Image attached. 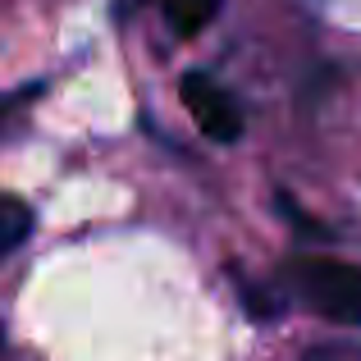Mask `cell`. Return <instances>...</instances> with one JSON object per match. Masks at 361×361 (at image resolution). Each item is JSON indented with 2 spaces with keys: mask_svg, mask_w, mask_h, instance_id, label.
Wrapping results in <instances>:
<instances>
[{
  "mask_svg": "<svg viewBox=\"0 0 361 361\" xmlns=\"http://www.w3.org/2000/svg\"><path fill=\"white\" fill-rule=\"evenodd\" d=\"M224 0H160V9H165V23L174 27V37H197L206 32V27L215 23V14H220Z\"/></svg>",
  "mask_w": 361,
  "mask_h": 361,
  "instance_id": "3",
  "label": "cell"
},
{
  "mask_svg": "<svg viewBox=\"0 0 361 361\" xmlns=\"http://www.w3.org/2000/svg\"><path fill=\"white\" fill-rule=\"evenodd\" d=\"M0 361H5V338H0Z\"/></svg>",
  "mask_w": 361,
  "mask_h": 361,
  "instance_id": "8",
  "label": "cell"
},
{
  "mask_svg": "<svg viewBox=\"0 0 361 361\" xmlns=\"http://www.w3.org/2000/svg\"><path fill=\"white\" fill-rule=\"evenodd\" d=\"M274 202H279V211H283V220H288V224H298V229H302V233H311V238H325V229H320V224H311L307 215H302V206H298V202H288L283 192L274 197Z\"/></svg>",
  "mask_w": 361,
  "mask_h": 361,
  "instance_id": "6",
  "label": "cell"
},
{
  "mask_svg": "<svg viewBox=\"0 0 361 361\" xmlns=\"http://www.w3.org/2000/svg\"><path fill=\"white\" fill-rule=\"evenodd\" d=\"M288 288L311 316L334 325H361V265L338 256H293Z\"/></svg>",
  "mask_w": 361,
  "mask_h": 361,
  "instance_id": "1",
  "label": "cell"
},
{
  "mask_svg": "<svg viewBox=\"0 0 361 361\" xmlns=\"http://www.w3.org/2000/svg\"><path fill=\"white\" fill-rule=\"evenodd\" d=\"M178 97H183V106H188V115H192V123H197V128H202L211 142H238V137H243L247 119H243L238 101H233V92L220 87L211 73H202V69L183 73V78H178Z\"/></svg>",
  "mask_w": 361,
  "mask_h": 361,
  "instance_id": "2",
  "label": "cell"
},
{
  "mask_svg": "<svg viewBox=\"0 0 361 361\" xmlns=\"http://www.w3.org/2000/svg\"><path fill=\"white\" fill-rule=\"evenodd\" d=\"M37 229V215L27 211V202H18V197H0V256L18 252L27 238H32Z\"/></svg>",
  "mask_w": 361,
  "mask_h": 361,
  "instance_id": "4",
  "label": "cell"
},
{
  "mask_svg": "<svg viewBox=\"0 0 361 361\" xmlns=\"http://www.w3.org/2000/svg\"><path fill=\"white\" fill-rule=\"evenodd\" d=\"M238 298H243V307H247V316H256V320H274L279 316V302L274 298H265L261 288H252V283L238 274Z\"/></svg>",
  "mask_w": 361,
  "mask_h": 361,
  "instance_id": "5",
  "label": "cell"
},
{
  "mask_svg": "<svg viewBox=\"0 0 361 361\" xmlns=\"http://www.w3.org/2000/svg\"><path fill=\"white\" fill-rule=\"evenodd\" d=\"M307 361H348V353H311Z\"/></svg>",
  "mask_w": 361,
  "mask_h": 361,
  "instance_id": "7",
  "label": "cell"
}]
</instances>
